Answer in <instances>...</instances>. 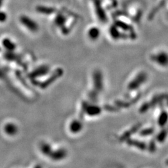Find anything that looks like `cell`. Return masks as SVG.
<instances>
[{
  "instance_id": "obj_12",
  "label": "cell",
  "mask_w": 168,
  "mask_h": 168,
  "mask_svg": "<svg viewBox=\"0 0 168 168\" xmlns=\"http://www.w3.org/2000/svg\"><path fill=\"white\" fill-rule=\"evenodd\" d=\"M154 129L152 128H150V129H146L143 130L141 133L140 134L142 136H148V135H150L152 134V133L153 132Z\"/></svg>"
},
{
  "instance_id": "obj_5",
  "label": "cell",
  "mask_w": 168,
  "mask_h": 168,
  "mask_svg": "<svg viewBox=\"0 0 168 168\" xmlns=\"http://www.w3.org/2000/svg\"><path fill=\"white\" fill-rule=\"evenodd\" d=\"M69 128H70L71 132L77 133L82 130L83 126H82L81 122L75 120L71 122Z\"/></svg>"
},
{
  "instance_id": "obj_9",
  "label": "cell",
  "mask_w": 168,
  "mask_h": 168,
  "mask_svg": "<svg viewBox=\"0 0 168 168\" xmlns=\"http://www.w3.org/2000/svg\"><path fill=\"white\" fill-rule=\"evenodd\" d=\"M130 144L131 146H137L138 148H139V149H142L144 150L145 149V144H144L143 143L140 142V141H133Z\"/></svg>"
},
{
  "instance_id": "obj_7",
  "label": "cell",
  "mask_w": 168,
  "mask_h": 168,
  "mask_svg": "<svg viewBox=\"0 0 168 168\" xmlns=\"http://www.w3.org/2000/svg\"><path fill=\"white\" fill-rule=\"evenodd\" d=\"M66 152L64 150H59L54 152V153H51L52 158L55 160H60L63 159L66 156Z\"/></svg>"
},
{
  "instance_id": "obj_4",
  "label": "cell",
  "mask_w": 168,
  "mask_h": 168,
  "mask_svg": "<svg viewBox=\"0 0 168 168\" xmlns=\"http://www.w3.org/2000/svg\"><path fill=\"white\" fill-rule=\"evenodd\" d=\"M85 111L89 116H97L100 114L102 109L97 105H88L85 107Z\"/></svg>"
},
{
  "instance_id": "obj_2",
  "label": "cell",
  "mask_w": 168,
  "mask_h": 168,
  "mask_svg": "<svg viewBox=\"0 0 168 168\" xmlns=\"http://www.w3.org/2000/svg\"><path fill=\"white\" fill-rule=\"evenodd\" d=\"M147 79V76L146 73H140L139 75H138L134 79H133L128 86V90H133L134 89H136L139 87H140L142 84H143L146 80Z\"/></svg>"
},
{
  "instance_id": "obj_3",
  "label": "cell",
  "mask_w": 168,
  "mask_h": 168,
  "mask_svg": "<svg viewBox=\"0 0 168 168\" xmlns=\"http://www.w3.org/2000/svg\"><path fill=\"white\" fill-rule=\"evenodd\" d=\"M93 84L97 91L100 92L103 89V77L100 72L97 71L95 73H94Z\"/></svg>"
},
{
  "instance_id": "obj_11",
  "label": "cell",
  "mask_w": 168,
  "mask_h": 168,
  "mask_svg": "<svg viewBox=\"0 0 168 168\" xmlns=\"http://www.w3.org/2000/svg\"><path fill=\"white\" fill-rule=\"evenodd\" d=\"M166 135H167V131H166V130H163V131H161V133L158 136L157 139H158V140L159 141H163L165 139Z\"/></svg>"
},
{
  "instance_id": "obj_6",
  "label": "cell",
  "mask_w": 168,
  "mask_h": 168,
  "mask_svg": "<svg viewBox=\"0 0 168 168\" xmlns=\"http://www.w3.org/2000/svg\"><path fill=\"white\" fill-rule=\"evenodd\" d=\"M168 122V114L166 112H163L159 116L158 123L160 126H165Z\"/></svg>"
},
{
  "instance_id": "obj_8",
  "label": "cell",
  "mask_w": 168,
  "mask_h": 168,
  "mask_svg": "<svg viewBox=\"0 0 168 168\" xmlns=\"http://www.w3.org/2000/svg\"><path fill=\"white\" fill-rule=\"evenodd\" d=\"M5 131L8 134L12 135L16 133L17 128L13 124H8L5 126Z\"/></svg>"
},
{
  "instance_id": "obj_1",
  "label": "cell",
  "mask_w": 168,
  "mask_h": 168,
  "mask_svg": "<svg viewBox=\"0 0 168 168\" xmlns=\"http://www.w3.org/2000/svg\"><path fill=\"white\" fill-rule=\"evenodd\" d=\"M151 60L162 67H166L168 66V54L165 52H160L153 55Z\"/></svg>"
},
{
  "instance_id": "obj_10",
  "label": "cell",
  "mask_w": 168,
  "mask_h": 168,
  "mask_svg": "<svg viewBox=\"0 0 168 168\" xmlns=\"http://www.w3.org/2000/svg\"><path fill=\"white\" fill-rule=\"evenodd\" d=\"M42 152L45 154V155H50V153L51 152L50 151V146L49 145L45 144L42 146Z\"/></svg>"
}]
</instances>
